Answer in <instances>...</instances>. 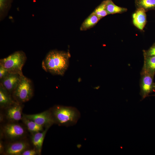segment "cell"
Masks as SVG:
<instances>
[{"label": "cell", "instance_id": "cell-22", "mask_svg": "<svg viewBox=\"0 0 155 155\" xmlns=\"http://www.w3.org/2000/svg\"><path fill=\"white\" fill-rule=\"evenodd\" d=\"M9 73L6 68L0 65V80L4 78Z\"/></svg>", "mask_w": 155, "mask_h": 155}, {"label": "cell", "instance_id": "cell-5", "mask_svg": "<svg viewBox=\"0 0 155 155\" xmlns=\"http://www.w3.org/2000/svg\"><path fill=\"white\" fill-rule=\"evenodd\" d=\"M141 74L140 94L143 100L155 91V83L153 81L154 75L142 69Z\"/></svg>", "mask_w": 155, "mask_h": 155}, {"label": "cell", "instance_id": "cell-26", "mask_svg": "<svg viewBox=\"0 0 155 155\" xmlns=\"http://www.w3.org/2000/svg\"><path fill=\"white\" fill-rule=\"evenodd\" d=\"M153 96H155V95H153Z\"/></svg>", "mask_w": 155, "mask_h": 155}, {"label": "cell", "instance_id": "cell-6", "mask_svg": "<svg viewBox=\"0 0 155 155\" xmlns=\"http://www.w3.org/2000/svg\"><path fill=\"white\" fill-rule=\"evenodd\" d=\"M23 116L45 128L50 127L54 124L50 109L37 114H23Z\"/></svg>", "mask_w": 155, "mask_h": 155}, {"label": "cell", "instance_id": "cell-24", "mask_svg": "<svg viewBox=\"0 0 155 155\" xmlns=\"http://www.w3.org/2000/svg\"><path fill=\"white\" fill-rule=\"evenodd\" d=\"M3 146L2 142L0 141V152L2 154L3 151Z\"/></svg>", "mask_w": 155, "mask_h": 155}, {"label": "cell", "instance_id": "cell-13", "mask_svg": "<svg viewBox=\"0 0 155 155\" xmlns=\"http://www.w3.org/2000/svg\"><path fill=\"white\" fill-rule=\"evenodd\" d=\"M11 94L0 84V106L1 108H6L16 103Z\"/></svg>", "mask_w": 155, "mask_h": 155}, {"label": "cell", "instance_id": "cell-9", "mask_svg": "<svg viewBox=\"0 0 155 155\" xmlns=\"http://www.w3.org/2000/svg\"><path fill=\"white\" fill-rule=\"evenodd\" d=\"M23 106L22 103L16 102L6 108L5 115L7 119L12 122L22 120L23 116Z\"/></svg>", "mask_w": 155, "mask_h": 155}, {"label": "cell", "instance_id": "cell-23", "mask_svg": "<svg viewBox=\"0 0 155 155\" xmlns=\"http://www.w3.org/2000/svg\"><path fill=\"white\" fill-rule=\"evenodd\" d=\"M38 154V152L35 149H27L24 151L21 155H36Z\"/></svg>", "mask_w": 155, "mask_h": 155}, {"label": "cell", "instance_id": "cell-3", "mask_svg": "<svg viewBox=\"0 0 155 155\" xmlns=\"http://www.w3.org/2000/svg\"><path fill=\"white\" fill-rule=\"evenodd\" d=\"M27 59L22 51H16L8 57L0 59V65L6 68L9 73L23 75L22 69Z\"/></svg>", "mask_w": 155, "mask_h": 155}, {"label": "cell", "instance_id": "cell-8", "mask_svg": "<svg viewBox=\"0 0 155 155\" xmlns=\"http://www.w3.org/2000/svg\"><path fill=\"white\" fill-rule=\"evenodd\" d=\"M22 75L9 73L4 78L0 80V84L11 94L18 84Z\"/></svg>", "mask_w": 155, "mask_h": 155}, {"label": "cell", "instance_id": "cell-4", "mask_svg": "<svg viewBox=\"0 0 155 155\" xmlns=\"http://www.w3.org/2000/svg\"><path fill=\"white\" fill-rule=\"evenodd\" d=\"M33 93L32 81L23 75L12 95L15 101L22 103L30 100L33 96Z\"/></svg>", "mask_w": 155, "mask_h": 155}, {"label": "cell", "instance_id": "cell-18", "mask_svg": "<svg viewBox=\"0 0 155 155\" xmlns=\"http://www.w3.org/2000/svg\"><path fill=\"white\" fill-rule=\"evenodd\" d=\"M135 3L137 8H142L146 11L155 9V0H136Z\"/></svg>", "mask_w": 155, "mask_h": 155}, {"label": "cell", "instance_id": "cell-2", "mask_svg": "<svg viewBox=\"0 0 155 155\" xmlns=\"http://www.w3.org/2000/svg\"><path fill=\"white\" fill-rule=\"evenodd\" d=\"M54 124L69 127L75 125L80 117L79 111L72 106L56 105L50 108Z\"/></svg>", "mask_w": 155, "mask_h": 155}, {"label": "cell", "instance_id": "cell-11", "mask_svg": "<svg viewBox=\"0 0 155 155\" xmlns=\"http://www.w3.org/2000/svg\"><path fill=\"white\" fill-rule=\"evenodd\" d=\"M146 11L143 8H137L132 15L133 23L138 29L143 30L146 23Z\"/></svg>", "mask_w": 155, "mask_h": 155}, {"label": "cell", "instance_id": "cell-25", "mask_svg": "<svg viewBox=\"0 0 155 155\" xmlns=\"http://www.w3.org/2000/svg\"><path fill=\"white\" fill-rule=\"evenodd\" d=\"M105 1H109V0H105Z\"/></svg>", "mask_w": 155, "mask_h": 155}, {"label": "cell", "instance_id": "cell-10", "mask_svg": "<svg viewBox=\"0 0 155 155\" xmlns=\"http://www.w3.org/2000/svg\"><path fill=\"white\" fill-rule=\"evenodd\" d=\"M29 144L26 141H18L8 144L5 152L8 155H21L22 153L28 149Z\"/></svg>", "mask_w": 155, "mask_h": 155}, {"label": "cell", "instance_id": "cell-21", "mask_svg": "<svg viewBox=\"0 0 155 155\" xmlns=\"http://www.w3.org/2000/svg\"><path fill=\"white\" fill-rule=\"evenodd\" d=\"M144 55L149 56H155V44L148 50L144 51Z\"/></svg>", "mask_w": 155, "mask_h": 155}, {"label": "cell", "instance_id": "cell-17", "mask_svg": "<svg viewBox=\"0 0 155 155\" xmlns=\"http://www.w3.org/2000/svg\"><path fill=\"white\" fill-rule=\"evenodd\" d=\"M105 1L106 8L108 15L122 13L127 10L126 8L116 5L111 0Z\"/></svg>", "mask_w": 155, "mask_h": 155}, {"label": "cell", "instance_id": "cell-14", "mask_svg": "<svg viewBox=\"0 0 155 155\" xmlns=\"http://www.w3.org/2000/svg\"><path fill=\"white\" fill-rule=\"evenodd\" d=\"M100 19L92 12L82 24L80 29L81 31H85L94 27Z\"/></svg>", "mask_w": 155, "mask_h": 155}, {"label": "cell", "instance_id": "cell-1", "mask_svg": "<svg viewBox=\"0 0 155 155\" xmlns=\"http://www.w3.org/2000/svg\"><path fill=\"white\" fill-rule=\"evenodd\" d=\"M70 57L68 52L51 50L42 61V68L53 75H63L68 67Z\"/></svg>", "mask_w": 155, "mask_h": 155}, {"label": "cell", "instance_id": "cell-7", "mask_svg": "<svg viewBox=\"0 0 155 155\" xmlns=\"http://www.w3.org/2000/svg\"><path fill=\"white\" fill-rule=\"evenodd\" d=\"M3 131L5 135L11 140L19 139L23 136L25 131L21 125L15 123H10L5 125Z\"/></svg>", "mask_w": 155, "mask_h": 155}, {"label": "cell", "instance_id": "cell-15", "mask_svg": "<svg viewBox=\"0 0 155 155\" xmlns=\"http://www.w3.org/2000/svg\"><path fill=\"white\" fill-rule=\"evenodd\" d=\"M144 55V64L142 69L153 75L155 74V56Z\"/></svg>", "mask_w": 155, "mask_h": 155}, {"label": "cell", "instance_id": "cell-19", "mask_svg": "<svg viewBox=\"0 0 155 155\" xmlns=\"http://www.w3.org/2000/svg\"><path fill=\"white\" fill-rule=\"evenodd\" d=\"M11 0H0V20L1 21L5 18L10 8Z\"/></svg>", "mask_w": 155, "mask_h": 155}, {"label": "cell", "instance_id": "cell-12", "mask_svg": "<svg viewBox=\"0 0 155 155\" xmlns=\"http://www.w3.org/2000/svg\"><path fill=\"white\" fill-rule=\"evenodd\" d=\"M50 127H46L43 131L33 134L32 143L39 154L41 153L44 139L46 133Z\"/></svg>", "mask_w": 155, "mask_h": 155}, {"label": "cell", "instance_id": "cell-20", "mask_svg": "<svg viewBox=\"0 0 155 155\" xmlns=\"http://www.w3.org/2000/svg\"><path fill=\"white\" fill-rule=\"evenodd\" d=\"M100 19L108 15L106 8L105 1H103L92 12Z\"/></svg>", "mask_w": 155, "mask_h": 155}, {"label": "cell", "instance_id": "cell-16", "mask_svg": "<svg viewBox=\"0 0 155 155\" xmlns=\"http://www.w3.org/2000/svg\"><path fill=\"white\" fill-rule=\"evenodd\" d=\"M22 120L28 131L32 134L42 131L44 130L43 126L38 124L34 121L23 116Z\"/></svg>", "mask_w": 155, "mask_h": 155}]
</instances>
